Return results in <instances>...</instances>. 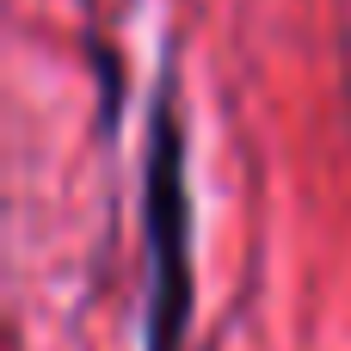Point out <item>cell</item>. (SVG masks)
Segmentation results:
<instances>
[{"instance_id":"cell-1","label":"cell","mask_w":351,"mask_h":351,"mask_svg":"<svg viewBox=\"0 0 351 351\" xmlns=\"http://www.w3.org/2000/svg\"><path fill=\"white\" fill-rule=\"evenodd\" d=\"M142 228H148V333L142 351H185L191 333V191H185V136L173 99L154 105L148 167H142Z\"/></svg>"}]
</instances>
